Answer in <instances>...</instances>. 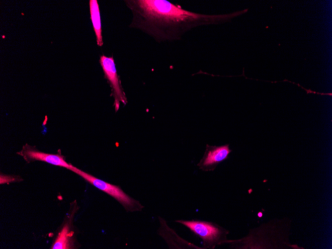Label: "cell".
I'll use <instances>...</instances> for the list:
<instances>
[{"label":"cell","mask_w":332,"mask_h":249,"mask_svg":"<svg viewBox=\"0 0 332 249\" xmlns=\"http://www.w3.org/2000/svg\"><path fill=\"white\" fill-rule=\"evenodd\" d=\"M131 10V28L141 30L159 43L180 40L197 27L231 22L249 8L223 14H205L182 8L166 0H125Z\"/></svg>","instance_id":"1"},{"label":"cell","mask_w":332,"mask_h":249,"mask_svg":"<svg viewBox=\"0 0 332 249\" xmlns=\"http://www.w3.org/2000/svg\"><path fill=\"white\" fill-rule=\"evenodd\" d=\"M187 227L194 235L202 240L204 249H213L219 245L225 244L229 231L212 222L200 220H175Z\"/></svg>","instance_id":"2"},{"label":"cell","mask_w":332,"mask_h":249,"mask_svg":"<svg viewBox=\"0 0 332 249\" xmlns=\"http://www.w3.org/2000/svg\"><path fill=\"white\" fill-rule=\"evenodd\" d=\"M70 170L81 176L86 181L117 200L126 210L139 211L143 206L140 202L129 196L118 186L97 178L72 165Z\"/></svg>","instance_id":"3"},{"label":"cell","mask_w":332,"mask_h":249,"mask_svg":"<svg viewBox=\"0 0 332 249\" xmlns=\"http://www.w3.org/2000/svg\"><path fill=\"white\" fill-rule=\"evenodd\" d=\"M99 63L104 74V77L108 81L112 88L114 98V105L115 111H117L119 108L120 102L125 105L127 103V100L117 73L114 58L112 56L107 57L102 55L100 57Z\"/></svg>","instance_id":"4"},{"label":"cell","mask_w":332,"mask_h":249,"mask_svg":"<svg viewBox=\"0 0 332 249\" xmlns=\"http://www.w3.org/2000/svg\"><path fill=\"white\" fill-rule=\"evenodd\" d=\"M231 152L229 144L221 146L206 144L203 157L197 166L203 171H213L229 158Z\"/></svg>","instance_id":"5"},{"label":"cell","mask_w":332,"mask_h":249,"mask_svg":"<svg viewBox=\"0 0 332 249\" xmlns=\"http://www.w3.org/2000/svg\"><path fill=\"white\" fill-rule=\"evenodd\" d=\"M28 162L33 161L45 162L53 165L60 166L70 169L72 164L68 163L60 154H48L38 151L35 147L26 144L21 150L17 153Z\"/></svg>","instance_id":"6"},{"label":"cell","mask_w":332,"mask_h":249,"mask_svg":"<svg viewBox=\"0 0 332 249\" xmlns=\"http://www.w3.org/2000/svg\"><path fill=\"white\" fill-rule=\"evenodd\" d=\"M90 18L92 21L93 30L96 35L97 44L102 46L103 44L100 10L99 5L96 0H90L89 1Z\"/></svg>","instance_id":"7"},{"label":"cell","mask_w":332,"mask_h":249,"mask_svg":"<svg viewBox=\"0 0 332 249\" xmlns=\"http://www.w3.org/2000/svg\"><path fill=\"white\" fill-rule=\"evenodd\" d=\"M69 227L67 225H65L62 231L59 233L55 243L52 245V249H70L71 241L69 239L70 232Z\"/></svg>","instance_id":"8"}]
</instances>
